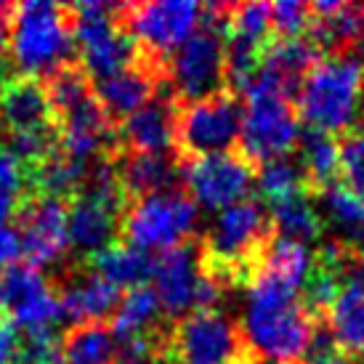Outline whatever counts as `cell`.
Returning a JSON list of instances; mask_svg holds the SVG:
<instances>
[{
	"label": "cell",
	"mask_w": 364,
	"mask_h": 364,
	"mask_svg": "<svg viewBox=\"0 0 364 364\" xmlns=\"http://www.w3.org/2000/svg\"><path fill=\"white\" fill-rule=\"evenodd\" d=\"M322 322V316L304 304L301 290L274 274L258 272L247 284L242 330L258 359L304 364Z\"/></svg>",
	"instance_id": "cell-1"
},
{
	"label": "cell",
	"mask_w": 364,
	"mask_h": 364,
	"mask_svg": "<svg viewBox=\"0 0 364 364\" xmlns=\"http://www.w3.org/2000/svg\"><path fill=\"white\" fill-rule=\"evenodd\" d=\"M272 242L274 226L269 208L255 197L242 200L232 208H223L200 240L203 269L226 293L247 287L261 272Z\"/></svg>",
	"instance_id": "cell-2"
},
{
	"label": "cell",
	"mask_w": 364,
	"mask_h": 364,
	"mask_svg": "<svg viewBox=\"0 0 364 364\" xmlns=\"http://www.w3.org/2000/svg\"><path fill=\"white\" fill-rule=\"evenodd\" d=\"M9 53L19 75L48 77L75 56V16L70 6L30 0L9 6Z\"/></svg>",
	"instance_id": "cell-3"
},
{
	"label": "cell",
	"mask_w": 364,
	"mask_h": 364,
	"mask_svg": "<svg viewBox=\"0 0 364 364\" xmlns=\"http://www.w3.org/2000/svg\"><path fill=\"white\" fill-rule=\"evenodd\" d=\"M298 114L311 131L343 136L359 125L364 107V59L356 56H324L306 75L298 93Z\"/></svg>",
	"instance_id": "cell-4"
},
{
	"label": "cell",
	"mask_w": 364,
	"mask_h": 364,
	"mask_svg": "<svg viewBox=\"0 0 364 364\" xmlns=\"http://www.w3.org/2000/svg\"><path fill=\"white\" fill-rule=\"evenodd\" d=\"M229 3L205 6L203 21L192 38L171 53L168 59V91L178 104H192L215 96L226 88V21Z\"/></svg>",
	"instance_id": "cell-5"
},
{
	"label": "cell",
	"mask_w": 364,
	"mask_h": 364,
	"mask_svg": "<svg viewBox=\"0 0 364 364\" xmlns=\"http://www.w3.org/2000/svg\"><path fill=\"white\" fill-rule=\"evenodd\" d=\"M168 354L173 364H245L258 359L242 322L221 309L194 311L171 322Z\"/></svg>",
	"instance_id": "cell-6"
},
{
	"label": "cell",
	"mask_w": 364,
	"mask_h": 364,
	"mask_svg": "<svg viewBox=\"0 0 364 364\" xmlns=\"http://www.w3.org/2000/svg\"><path fill=\"white\" fill-rule=\"evenodd\" d=\"M200 208L183 186L128 203L122 213L120 237L139 250H173L194 240Z\"/></svg>",
	"instance_id": "cell-7"
},
{
	"label": "cell",
	"mask_w": 364,
	"mask_h": 364,
	"mask_svg": "<svg viewBox=\"0 0 364 364\" xmlns=\"http://www.w3.org/2000/svg\"><path fill=\"white\" fill-rule=\"evenodd\" d=\"M242 96L232 91H221L192 104H178L173 149L178 162L237 149L242 136Z\"/></svg>",
	"instance_id": "cell-8"
},
{
	"label": "cell",
	"mask_w": 364,
	"mask_h": 364,
	"mask_svg": "<svg viewBox=\"0 0 364 364\" xmlns=\"http://www.w3.org/2000/svg\"><path fill=\"white\" fill-rule=\"evenodd\" d=\"M245 99L242 136L240 152L253 162L255 168L277 157H287L301 141V114L293 99L277 91H266L250 85Z\"/></svg>",
	"instance_id": "cell-9"
},
{
	"label": "cell",
	"mask_w": 364,
	"mask_h": 364,
	"mask_svg": "<svg viewBox=\"0 0 364 364\" xmlns=\"http://www.w3.org/2000/svg\"><path fill=\"white\" fill-rule=\"evenodd\" d=\"M154 290L165 316H171L173 322L194 311L218 309L215 304L226 293L221 284L205 274L197 237L181 247L160 253L154 261Z\"/></svg>",
	"instance_id": "cell-10"
},
{
	"label": "cell",
	"mask_w": 364,
	"mask_h": 364,
	"mask_svg": "<svg viewBox=\"0 0 364 364\" xmlns=\"http://www.w3.org/2000/svg\"><path fill=\"white\" fill-rule=\"evenodd\" d=\"M203 14L205 6L200 3H122L120 24L131 32L141 53L168 64L171 53L197 32Z\"/></svg>",
	"instance_id": "cell-11"
},
{
	"label": "cell",
	"mask_w": 364,
	"mask_h": 364,
	"mask_svg": "<svg viewBox=\"0 0 364 364\" xmlns=\"http://www.w3.org/2000/svg\"><path fill=\"white\" fill-rule=\"evenodd\" d=\"M255 173L258 168L240 149L181 162L183 192L197 203V208L218 213L250 200V192L255 189Z\"/></svg>",
	"instance_id": "cell-12"
},
{
	"label": "cell",
	"mask_w": 364,
	"mask_h": 364,
	"mask_svg": "<svg viewBox=\"0 0 364 364\" xmlns=\"http://www.w3.org/2000/svg\"><path fill=\"white\" fill-rule=\"evenodd\" d=\"M11 223L21 237L24 261L38 269L64 261L72 253L70 203L64 200L27 194Z\"/></svg>",
	"instance_id": "cell-13"
},
{
	"label": "cell",
	"mask_w": 364,
	"mask_h": 364,
	"mask_svg": "<svg viewBox=\"0 0 364 364\" xmlns=\"http://www.w3.org/2000/svg\"><path fill=\"white\" fill-rule=\"evenodd\" d=\"M0 306H3V316H9L24 333L53 330V324L61 316L53 279H48L43 269L27 261H19L9 272H3Z\"/></svg>",
	"instance_id": "cell-14"
},
{
	"label": "cell",
	"mask_w": 364,
	"mask_h": 364,
	"mask_svg": "<svg viewBox=\"0 0 364 364\" xmlns=\"http://www.w3.org/2000/svg\"><path fill=\"white\" fill-rule=\"evenodd\" d=\"M53 290L59 298L61 316H67L72 324L112 322L122 304L120 287L102 279L80 261H72L61 279H53Z\"/></svg>",
	"instance_id": "cell-15"
},
{
	"label": "cell",
	"mask_w": 364,
	"mask_h": 364,
	"mask_svg": "<svg viewBox=\"0 0 364 364\" xmlns=\"http://www.w3.org/2000/svg\"><path fill=\"white\" fill-rule=\"evenodd\" d=\"M176 112H178V102L173 99L165 82L152 102L117 125V149L171 154L176 149Z\"/></svg>",
	"instance_id": "cell-16"
},
{
	"label": "cell",
	"mask_w": 364,
	"mask_h": 364,
	"mask_svg": "<svg viewBox=\"0 0 364 364\" xmlns=\"http://www.w3.org/2000/svg\"><path fill=\"white\" fill-rule=\"evenodd\" d=\"M0 125L9 133L59 131L48 88L41 77L11 75L0 91Z\"/></svg>",
	"instance_id": "cell-17"
},
{
	"label": "cell",
	"mask_w": 364,
	"mask_h": 364,
	"mask_svg": "<svg viewBox=\"0 0 364 364\" xmlns=\"http://www.w3.org/2000/svg\"><path fill=\"white\" fill-rule=\"evenodd\" d=\"M122 210L96 200L91 194H77L70 200V245L75 261H85L109 247L120 237Z\"/></svg>",
	"instance_id": "cell-18"
},
{
	"label": "cell",
	"mask_w": 364,
	"mask_h": 364,
	"mask_svg": "<svg viewBox=\"0 0 364 364\" xmlns=\"http://www.w3.org/2000/svg\"><path fill=\"white\" fill-rule=\"evenodd\" d=\"M114 171L128 203L149 194L168 192L181 183V162L176 154H146V152H117L112 154Z\"/></svg>",
	"instance_id": "cell-19"
},
{
	"label": "cell",
	"mask_w": 364,
	"mask_h": 364,
	"mask_svg": "<svg viewBox=\"0 0 364 364\" xmlns=\"http://www.w3.org/2000/svg\"><path fill=\"white\" fill-rule=\"evenodd\" d=\"M316 205L330 242L364 258V197L341 181L316 194Z\"/></svg>",
	"instance_id": "cell-20"
},
{
	"label": "cell",
	"mask_w": 364,
	"mask_h": 364,
	"mask_svg": "<svg viewBox=\"0 0 364 364\" xmlns=\"http://www.w3.org/2000/svg\"><path fill=\"white\" fill-rule=\"evenodd\" d=\"M168 324L171 319H165L157 290L149 284H141L122 295L120 309L112 316V333L117 346H128L168 330Z\"/></svg>",
	"instance_id": "cell-21"
},
{
	"label": "cell",
	"mask_w": 364,
	"mask_h": 364,
	"mask_svg": "<svg viewBox=\"0 0 364 364\" xmlns=\"http://www.w3.org/2000/svg\"><path fill=\"white\" fill-rule=\"evenodd\" d=\"M298 162L304 168L306 186L311 194H322L335 183L343 181L341 162V139L322 131H304L298 141Z\"/></svg>",
	"instance_id": "cell-22"
},
{
	"label": "cell",
	"mask_w": 364,
	"mask_h": 364,
	"mask_svg": "<svg viewBox=\"0 0 364 364\" xmlns=\"http://www.w3.org/2000/svg\"><path fill=\"white\" fill-rule=\"evenodd\" d=\"M269 215H272L274 234L282 240H293V242L309 245L319 242L324 237V221L319 215V205H316V194L309 189L295 192L284 200L266 205Z\"/></svg>",
	"instance_id": "cell-23"
},
{
	"label": "cell",
	"mask_w": 364,
	"mask_h": 364,
	"mask_svg": "<svg viewBox=\"0 0 364 364\" xmlns=\"http://www.w3.org/2000/svg\"><path fill=\"white\" fill-rule=\"evenodd\" d=\"M80 263H85L93 274H99L114 287H128V290L141 287L154 277V258L125 242L109 245Z\"/></svg>",
	"instance_id": "cell-24"
},
{
	"label": "cell",
	"mask_w": 364,
	"mask_h": 364,
	"mask_svg": "<svg viewBox=\"0 0 364 364\" xmlns=\"http://www.w3.org/2000/svg\"><path fill=\"white\" fill-rule=\"evenodd\" d=\"M120 346L114 341L112 324L85 322L72 324L61 335V362L64 364H117Z\"/></svg>",
	"instance_id": "cell-25"
},
{
	"label": "cell",
	"mask_w": 364,
	"mask_h": 364,
	"mask_svg": "<svg viewBox=\"0 0 364 364\" xmlns=\"http://www.w3.org/2000/svg\"><path fill=\"white\" fill-rule=\"evenodd\" d=\"M324 319L333 330L338 348L364 362V284H346Z\"/></svg>",
	"instance_id": "cell-26"
},
{
	"label": "cell",
	"mask_w": 364,
	"mask_h": 364,
	"mask_svg": "<svg viewBox=\"0 0 364 364\" xmlns=\"http://www.w3.org/2000/svg\"><path fill=\"white\" fill-rule=\"evenodd\" d=\"M309 189L306 186V176L301 162L295 157H277V160H269L258 165V173H255V192H258V200L263 205H272L277 200H284L295 192H304Z\"/></svg>",
	"instance_id": "cell-27"
},
{
	"label": "cell",
	"mask_w": 364,
	"mask_h": 364,
	"mask_svg": "<svg viewBox=\"0 0 364 364\" xmlns=\"http://www.w3.org/2000/svg\"><path fill=\"white\" fill-rule=\"evenodd\" d=\"M311 261L314 255L306 245L293 242V240H282V237L274 234V242L266 250L261 272L274 274L277 279L293 284L295 290H304L306 277L311 272Z\"/></svg>",
	"instance_id": "cell-28"
},
{
	"label": "cell",
	"mask_w": 364,
	"mask_h": 364,
	"mask_svg": "<svg viewBox=\"0 0 364 364\" xmlns=\"http://www.w3.org/2000/svg\"><path fill=\"white\" fill-rule=\"evenodd\" d=\"M11 364H64L61 362V338L56 330L24 333L19 338Z\"/></svg>",
	"instance_id": "cell-29"
},
{
	"label": "cell",
	"mask_w": 364,
	"mask_h": 364,
	"mask_svg": "<svg viewBox=\"0 0 364 364\" xmlns=\"http://www.w3.org/2000/svg\"><path fill=\"white\" fill-rule=\"evenodd\" d=\"M341 162H343V183L364 197V122L341 136Z\"/></svg>",
	"instance_id": "cell-30"
},
{
	"label": "cell",
	"mask_w": 364,
	"mask_h": 364,
	"mask_svg": "<svg viewBox=\"0 0 364 364\" xmlns=\"http://www.w3.org/2000/svg\"><path fill=\"white\" fill-rule=\"evenodd\" d=\"M274 38H306L311 27V3L282 0L272 6Z\"/></svg>",
	"instance_id": "cell-31"
},
{
	"label": "cell",
	"mask_w": 364,
	"mask_h": 364,
	"mask_svg": "<svg viewBox=\"0 0 364 364\" xmlns=\"http://www.w3.org/2000/svg\"><path fill=\"white\" fill-rule=\"evenodd\" d=\"M168 330H171V324H168ZM168 330L136 341V343L120 346L117 364H173L171 354H168Z\"/></svg>",
	"instance_id": "cell-32"
},
{
	"label": "cell",
	"mask_w": 364,
	"mask_h": 364,
	"mask_svg": "<svg viewBox=\"0 0 364 364\" xmlns=\"http://www.w3.org/2000/svg\"><path fill=\"white\" fill-rule=\"evenodd\" d=\"M21 237L14 223H0V272H9L21 258Z\"/></svg>",
	"instance_id": "cell-33"
},
{
	"label": "cell",
	"mask_w": 364,
	"mask_h": 364,
	"mask_svg": "<svg viewBox=\"0 0 364 364\" xmlns=\"http://www.w3.org/2000/svg\"><path fill=\"white\" fill-rule=\"evenodd\" d=\"M19 346V335H16V324L11 322L9 316L0 314V364H11L14 354Z\"/></svg>",
	"instance_id": "cell-34"
},
{
	"label": "cell",
	"mask_w": 364,
	"mask_h": 364,
	"mask_svg": "<svg viewBox=\"0 0 364 364\" xmlns=\"http://www.w3.org/2000/svg\"><path fill=\"white\" fill-rule=\"evenodd\" d=\"M304 364H364L362 359H354V356L343 354V351H333V354L324 356H314V359H306Z\"/></svg>",
	"instance_id": "cell-35"
},
{
	"label": "cell",
	"mask_w": 364,
	"mask_h": 364,
	"mask_svg": "<svg viewBox=\"0 0 364 364\" xmlns=\"http://www.w3.org/2000/svg\"><path fill=\"white\" fill-rule=\"evenodd\" d=\"M9 6L11 3L0 6V56L9 48Z\"/></svg>",
	"instance_id": "cell-36"
},
{
	"label": "cell",
	"mask_w": 364,
	"mask_h": 364,
	"mask_svg": "<svg viewBox=\"0 0 364 364\" xmlns=\"http://www.w3.org/2000/svg\"><path fill=\"white\" fill-rule=\"evenodd\" d=\"M255 364H282V362H269V359H258Z\"/></svg>",
	"instance_id": "cell-37"
},
{
	"label": "cell",
	"mask_w": 364,
	"mask_h": 364,
	"mask_svg": "<svg viewBox=\"0 0 364 364\" xmlns=\"http://www.w3.org/2000/svg\"><path fill=\"white\" fill-rule=\"evenodd\" d=\"M255 362H258V359H253V362H245V364H255Z\"/></svg>",
	"instance_id": "cell-38"
},
{
	"label": "cell",
	"mask_w": 364,
	"mask_h": 364,
	"mask_svg": "<svg viewBox=\"0 0 364 364\" xmlns=\"http://www.w3.org/2000/svg\"><path fill=\"white\" fill-rule=\"evenodd\" d=\"M0 314H3V306H0Z\"/></svg>",
	"instance_id": "cell-39"
}]
</instances>
